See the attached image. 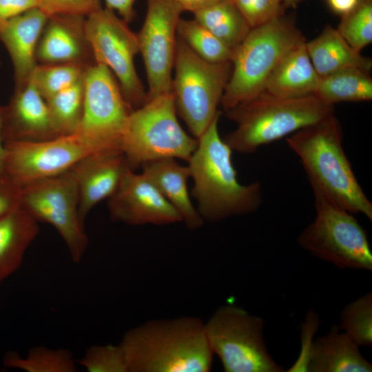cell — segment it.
I'll return each instance as SVG.
<instances>
[{"label": "cell", "mask_w": 372, "mask_h": 372, "mask_svg": "<svg viewBox=\"0 0 372 372\" xmlns=\"http://www.w3.org/2000/svg\"><path fill=\"white\" fill-rule=\"evenodd\" d=\"M119 344L128 372H209L212 367L205 322L195 316L147 320L127 330Z\"/></svg>", "instance_id": "1"}, {"label": "cell", "mask_w": 372, "mask_h": 372, "mask_svg": "<svg viewBox=\"0 0 372 372\" xmlns=\"http://www.w3.org/2000/svg\"><path fill=\"white\" fill-rule=\"evenodd\" d=\"M215 116L198 138L197 147L187 161L194 180L192 196L203 219L217 222L256 211L262 203V187L258 181L239 183L232 163V149L220 136Z\"/></svg>", "instance_id": "2"}, {"label": "cell", "mask_w": 372, "mask_h": 372, "mask_svg": "<svg viewBox=\"0 0 372 372\" xmlns=\"http://www.w3.org/2000/svg\"><path fill=\"white\" fill-rule=\"evenodd\" d=\"M312 189L351 214L372 220V203L364 194L344 151L340 124L333 113L289 135Z\"/></svg>", "instance_id": "3"}, {"label": "cell", "mask_w": 372, "mask_h": 372, "mask_svg": "<svg viewBox=\"0 0 372 372\" xmlns=\"http://www.w3.org/2000/svg\"><path fill=\"white\" fill-rule=\"evenodd\" d=\"M225 112L237 126L223 140L232 150L251 154L318 122L333 113V106L314 95L284 98L264 91Z\"/></svg>", "instance_id": "4"}, {"label": "cell", "mask_w": 372, "mask_h": 372, "mask_svg": "<svg viewBox=\"0 0 372 372\" xmlns=\"http://www.w3.org/2000/svg\"><path fill=\"white\" fill-rule=\"evenodd\" d=\"M305 41L282 16L253 28L234 50L232 68L220 104L227 111L265 91L270 74L291 49Z\"/></svg>", "instance_id": "5"}, {"label": "cell", "mask_w": 372, "mask_h": 372, "mask_svg": "<svg viewBox=\"0 0 372 372\" xmlns=\"http://www.w3.org/2000/svg\"><path fill=\"white\" fill-rule=\"evenodd\" d=\"M198 139L180 125L172 93L149 101L129 115L121 143L130 168L165 158L188 161Z\"/></svg>", "instance_id": "6"}, {"label": "cell", "mask_w": 372, "mask_h": 372, "mask_svg": "<svg viewBox=\"0 0 372 372\" xmlns=\"http://www.w3.org/2000/svg\"><path fill=\"white\" fill-rule=\"evenodd\" d=\"M172 94L177 114L198 138L220 112L231 62L212 63L196 54L177 35Z\"/></svg>", "instance_id": "7"}, {"label": "cell", "mask_w": 372, "mask_h": 372, "mask_svg": "<svg viewBox=\"0 0 372 372\" xmlns=\"http://www.w3.org/2000/svg\"><path fill=\"white\" fill-rule=\"evenodd\" d=\"M312 189L316 217L298 236V245L340 269L371 271L372 251L365 229L352 214Z\"/></svg>", "instance_id": "8"}, {"label": "cell", "mask_w": 372, "mask_h": 372, "mask_svg": "<svg viewBox=\"0 0 372 372\" xmlns=\"http://www.w3.org/2000/svg\"><path fill=\"white\" fill-rule=\"evenodd\" d=\"M265 320L245 309L225 304L205 322L206 336L225 372H281L264 338Z\"/></svg>", "instance_id": "9"}, {"label": "cell", "mask_w": 372, "mask_h": 372, "mask_svg": "<svg viewBox=\"0 0 372 372\" xmlns=\"http://www.w3.org/2000/svg\"><path fill=\"white\" fill-rule=\"evenodd\" d=\"M83 82V111L76 134L94 152L121 150L127 121L134 110L106 66L94 63L87 67Z\"/></svg>", "instance_id": "10"}, {"label": "cell", "mask_w": 372, "mask_h": 372, "mask_svg": "<svg viewBox=\"0 0 372 372\" xmlns=\"http://www.w3.org/2000/svg\"><path fill=\"white\" fill-rule=\"evenodd\" d=\"M85 29L95 63L111 70L127 103L133 110L145 104L147 92L134 61L139 53L137 34L107 8L86 17Z\"/></svg>", "instance_id": "11"}, {"label": "cell", "mask_w": 372, "mask_h": 372, "mask_svg": "<svg viewBox=\"0 0 372 372\" xmlns=\"http://www.w3.org/2000/svg\"><path fill=\"white\" fill-rule=\"evenodd\" d=\"M79 190L71 170L28 184L21 205L37 221L53 226L64 240L72 260L82 259L88 244L79 216Z\"/></svg>", "instance_id": "12"}, {"label": "cell", "mask_w": 372, "mask_h": 372, "mask_svg": "<svg viewBox=\"0 0 372 372\" xmlns=\"http://www.w3.org/2000/svg\"><path fill=\"white\" fill-rule=\"evenodd\" d=\"M183 12L172 0H147L145 21L137 34L148 83L147 101L172 93L177 25Z\"/></svg>", "instance_id": "13"}, {"label": "cell", "mask_w": 372, "mask_h": 372, "mask_svg": "<svg viewBox=\"0 0 372 372\" xmlns=\"http://www.w3.org/2000/svg\"><path fill=\"white\" fill-rule=\"evenodd\" d=\"M4 172L21 187L57 176L95 152L76 134L42 141L4 143Z\"/></svg>", "instance_id": "14"}, {"label": "cell", "mask_w": 372, "mask_h": 372, "mask_svg": "<svg viewBox=\"0 0 372 372\" xmlns=\"http://www.w3.org/2000/svg\"><path fill=\"white\" fill-rule=\"evenodd\" d=\"M111 220L129 225H165L182 222L178 211L143 173L129 168L108 198Z\"/></svg>", "instance_id": "15"}, {"label": "cell", "mask_w": 372, "mask_h": 372, "mask_svg": "<svg viewBox=\"0 0 372 372\" xmlns=\"http://www.w3.org/2000/svg\"><path fill=\"white\" fill-rule=\"evenodd\" d=\"M129 168L119 149L91 153L71 168L77 183L79 216L83 225L90 210L114 193Z\"/></svg>", "instance_id": "16"}, {"label": "cell", "mask_w": 372, "mask_h": 372, "mask_svg": "<svg viewBox=\"0 0 372 372\" xmlns=\"http://www.w3.org/2000/svg\"><path fill=\"white\" fill-rule=\"evenodd\" d=\"M85 17L54 14L48 17L36 52L41 64L96 63L85 29Z\"/></svg>", "instance_id": "17"}, {"label": "cell", "mask_w": 372, "mask_h": 372, "mask_svg": "<svg viewBox=\"0 0 372 372\" xmlns=\"http://www.w3.org/2000/svg\"><path fill=\"white\" fill-rule=\"evenodd\" d=\"M4 143L42 141L56 136L45 99L30 79L14 88L9 103L4 106L2 130Z\"/></svg>", "instance_id": "18"}, {"label": "cell", "mask_w": 372, "mask_h": 372, "mask_svg": "<svg viewBox=\"0 0 372 372\" xmlns=\"http://www.w3.org/2000/svg\"><path fill=\"white\" fill-rule=\"evenodd\" d=\"M48 19L35 8L0 23V41L12 60L14 88L28 81L37 65V48Z\"/></svg>", "instance_id": "19"}, {"label": "cell", "mask_w": 372, "mask_h": 372, "mask_svg": "<svg viewBox=\"0 0 372 372\" xmlns=\"http://www.w3.org/2000/svg\"><path fill=\"white\" fill-rule=\"evenodd\" d=\"M305 371L309 372H371L372 364L360 351V346L338 325L318 337L309 348Z\"/></svg>", "instance_id": "20"}, {"label": "cell", "mask_w": 372, "mask_h": 372, "mask_svg": "<svg viewBox=\"0 0 372 372\" xmlns=\"http://www.w3.org/2000/svg\"><path fill=\"white\" fill-rule=\"evenodd\" d=\"M142 167L143 174L178 211L189 229L194 230L203 225L204 220L189 194L187 181L191 174L188 165H180L176 158H165L147 163Z\"/></svg>", "instance_id": "21"}, {"label": "cell", "mask_w": 372, "mask_h": 372, "mask_svg": "<svg viewBox=\"0 0 372 372\" xmlns=\"http://www.w3.org/2000/svg\"><path fill=\"white\" fill-rule=\"evenodd\" d=\"M306 41L287 52L276 66L265 91L280 97L314 95L320 81L307 51Z\"/></svg>", "instance_id": "22"}, {"label": "cell", "mask_w": 372, "mask_h": 372, "mask_svg": "<svg viewBox=\"0 0 372 372\" xmlns=\"http://www.w3.org/2000/svg\"><path fill=\"white\" fill-rule=\"evenodd\" d=\"M39 231L38 222L21 204L0 218V283L20 267Z\"/></svg>", "instance_id": "23"}, {"label": "cell", "mask_w": 372, "mask_h": 372, "mask_svg": "<svg viewBox=\"0 0 372 372\" xmlns=\"http://www.w3.org/2000/svg\"><path fill=\"white\" fill-rule=\"evenodd\" d=\"M311 61L320 77L346 68L369 72L372 62L353 49L337 29L328 25L319 35L305 43Z\"/></svg>", "instance_id": "24"}, {"label": "cell", "mask_w": 372, "mask_h": 372, "mask_svg": "<svg viewBox=\"0 0 372 372\" xmlns=\"http://www.w3.org/2000/svg\"><path fill=\"white\" fill-rule=\"evenodd\" d=\"M314 96L332 106L341 102L369 101L372 99V79L369 72L360 68L338 70L320 77Z\"/></svg>", "instance_id": "25"}, {"label": "cell", "mask_w": 372, "mask_h": 372, "mask_svg": "<svg viewBox=\"0 0 372 372\" xmlns=\"http://www.w3.org/2000/svg\"><path fill=\"white\" fill-rule=\"evenodd\" d=\"M193 14L197 22L233 50L251 29L231 0H221Z\"/></svg>", "instance_id": "26"}, {"label": "cell", "mask_w": 372, "mask_h": 372, "mask_svg": "<svg viewBox=\"0 0 372 372\" xmlns=\"http://www.w3.org/2000/svg\"><path fill=\"white\" fill-rule=\"evenodd\" d=\"M45 101L56 136H64L76 134L83 111V77Z\"/></svg>", "instance_id": "27"}, {"label": "cell", "mask_w": 372, "mask_h": 372, "mask_svg": "<svg viewBox=\"0 0 372 372\" xmlns=\"http://www.w3.org/2000/svg\"><path fill=\"white\" fill-rule=\"evenodd\" d=\"M3 364L25 372H76L77 367L72 353L66 349L43 346L31 348L25 357L8 353Z\"/></svg>", "instance_id": "28"}, {"label": "cell", "mask_w": 372, "mask_h": 372, "mask_svg": "<svg viewBox=\"0 0 372 372\" xmlns=\"http://www.w3.org/2000/svg\"><path fill=\"white\" fill-rule=\"evenodd\" d=\"M177 35L196 54L212 63L231 62L234 50L194 19L180 18Z\"/></svg>", "instance_id": "29"}, {"label": "cell", "mask_w": 372, "mask_h": 372, "mask_svg": "<svg viewBox=\"0 0 372 372\" xmlns=\"http://www.w3.org/2000/svg\"><path fill=\"white\" fill-rule=\"evenodd\" d=\"M340 329L360 347L372 345V293L347 304L340 315Z\"/></svg>", "instance_id": "30"}, {"label": "cell", "mask_w": 372, "mask_h": 372, "mask_svg": "<svg viewBox=\"0 0 372 372\" xmlns=\"http://www.w3.org/2000/svg\"><path fill=\"white\" fill-rule=\"evenodd\" d=\"M86 68L76 64L37 65L30 79L47 100L82 79Z\"/></svg>", "instance_id": "31"}, {"label": "cell", "mask_w": 372, "mask_h": 372, "mask_svg": "<svg viewBox=\"0 0 372 372\" xmlns=\"http://www.w3.org/2000/svg\"><path fill=\"white\" fill-rule=\"evenodd\" d=\"M337 30L358 52L369 45L372 41V1L361 0L353 10L342 16Z\"/></svg>", "instance_id": "32"}, {"label": "cell", "mask_w": 372, "mask_h": 372, "mask_svg": "<svg viewBox=\"0 0 372 372\" xmlns=\"http://www.w3.org/2000/svg\"><path fill=\"white\" fill-rule=\"evenodd\" d=\"M79 363L87 372H128L125 353L119 344L92 346Z\"/></svg>", "instance_id": "33"}, {"label": "cell", "mask_w": 372, "mask_h": 372, "mask_svg": "<svg viewBox=\"0 0 372 372\" xmlns=\"http://www.w3.org/2000/svg\"><path fill=\"white\" fill-rule=\"evenodd\" d=\"M251 28L282 15L283 4L279 0H231Z\"/></svg>", "instance_id": "34"}, {"label": "cell", "mask_w": 372, "mask_h": 372, "mask_svg": "<svg viewBox=\"0 0 372 372\" xmlns=\"http://www.w3.org/2000/svg\"><path fill=\"white\" fill-rule=\"evenodd\" d=\"M46 15L68 14L87 17L102 8L100 0H39Z\"/></svg>", "instance_id": "35"}, {"label": "cell", "mask_w": 372, "mask_h": 372, "mask_svg": "<svg viewBox=\"0 0 372 372\" xmlns=\"http://www.w3.org/2000/svg\"><path fill=\"white\" fill-rule=\"evenodd\" d=\"M21 189L7 174H0V218L21 204Z\"/></svg>", "instance_id": "36"}, {"label": "cell", "mask_w": 372, "mask_h": 372, "mask_svg": "<svg viewBox=\"0 0 372 372\" xmlns=\"http://www.w3.org/2000/svg\"><path fill=\"white\" fill-rule=\"evenodd\" d=\"M39 7V0H0V23Z\"/></svg>", "instance_id": "37"}, {"label": "cell", "mask_w": 372, "mask_h": 372, "mask_svg": "<svg viewBox=\"0 0 372 372\" xmlns=\"http://www.w3.org/2000/svg\"><path fill=\"white\" fill-rule=\"evenodd\" d=\"M136 0H104L105 8L116 12L126 23L132 21L135 17L134 4Z\"/></svg>", "instance_id": "38"}, {"label": "cell", "mask_w": 372, "mask_h": 372, "mask_svg": "<svg viewBox=\"0 0 372 372\" xmlns=\"http://www.w3.org/2000/svg\"><path fill=\"white\" fill-rule=\"evenodd\" d=\"M178 4L183 11H189L192 13L205 8L221 0H172Z\"/></svg>", "instance_id": "39"}, {"label": "cell", "mask_w": 372, "mask_h": 372, "mask_svg": "<svg viewBox=\"0 0 372 372\" xmlns=\"http://www.w3.org/2000/svg\"><path fill=\"white\" fill-rule=\"evenodd\" d=\"M361 0H327L330 8L343 16L353 10Z\"/></svg>", "instance_id": "40"}, {"label": "cell", "mask_w": 372, "mask_h": 372, "mask_svg": "<svg viewBox=\"0 0 372 372\" xmlns=\"http://www.w3.org/2000/svg\"><path fill=\"white\" fill-rule=\"evenodd\" d=\"M4 118V106L0 105V174L4 172L5 146L3 140L2 130Z\"/></svg>", "instance_id": "41"}, {"label": "cell", "mask_w": 372, "mask_h": 372, "mask_svg": "<svg viewBox=\"0 0 372 372\" xmlns=\"http://www.w3.org/2000/svg\"><path fill=\"white\" fill-rule=\"evenodd\" d=\"M283 5L295 6L303 0H279Z\"/></svg>", "instance_id": "42"}]
</instances>
